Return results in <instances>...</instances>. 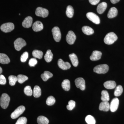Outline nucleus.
I'll list each match as a JSON object with an SVG mask.
<instances>
[{"label": "nucleus", "instance_id": "obj_41", "mask_svg": "<svg viewBox=\"0 0 124 124\" xmlns=\"http://www.w3.org/2000/svg\"><path fill=\"white\" fill-rule=\"evenodd\" d=\"M37 63V60L35 58H32L29 60V64L31 67L35 66Z\"/></svg>", "mask_w": 124, "mask_h": 124}, {"label": "nucleus", "instance_id": "obj_30", "mask_svg": "<svg viewBox=\"0 0 124 124\" xmlns=\"http://www.w3.org/2000/svg\"><path fill=\"white\" fill-rule=\"evenodd\" d=\"M101 100L102 101H108L110 100L109 94L108 93L106 90H103L101 92Z\"/></svg>", "mask_w": 124, "mask_h": 124}, {"label": "nucleus", "instance_id": "obj_20", "mask_svg": "<svg viewBox=\"0 0 124 124\" xmlns=\"http://www.w3.org/2000/svg\"><path fill=\"white\" fill-rule=\"evenodd\" d=\"M10 62V59L6 54L0 53V63L3 64H8Z\"/></svg>", "mask_w": 124, "mask_h": 124}, {"label": "nucleus", "instance_id": "obj_26", "mask_svg": "<svg viewBox=\"0 0 124 124\" xmlns=\"http://www.w3.org/2000/svg\"><path fill=\"white\" fill-rule=\"evenodd\" d=\"M41 89L39 86L36 85L34 87L33 90V95L34 97L37 98L39 97L41 95Z\"/></svg>", "mask_w": 124, "mask_h": 124}, {"label": "nucleus", "instance_id": "obj_14", "mask_svg": "<svg viewBox=\"0 0 124 124\" xmlns=\"http://www.w3.org/2000/svg\"><path fill=\"white\" fill-rule=\"evenodd\" d=\"M33 19L31 16H28L24 19L22 25L23 26L26 28H29L31 26L32 24Z\"/></svg>", "mask_w": 124, "mask_h": 124}, {"label": "nucleus", "instance_id": "obj_16", "mask_svg": "<svg viewBox=\"0 0 124 124\" xmlns=\"http://www.w3.org/2000/svg\"><path fill=\"white\" fill-rule=\"evenodd\" d=\"M99 109L101 111H108L110 110V104L108 101H102L100 103Z\"/></svg>", "mask_w": 124, "mask_h": 124}, {"label": "nucleus", "instance_id": "obj_42", "mask_svg": "<svg viewBox=\"0 0 124 124\" xmlns=\"http://www.w3.org/2000/svg\"><path fill=\"white\" fill-rule=\"evenodd\" d=\"M6 80L4 76L0 75V85H5L6 84Z\"/></svg>", "mask_w": 124, "mask_h": 124}, {"label": "nucleus", "instance_id": "obj_24", "mask_svg": "<svg viewBox=\"0 0 124 124\" xmlns=\"http://www.w3.org/2000/svg\"><path fill=\"white\" fill-rule=\"evenodd\" d=\"M53 73L49 71H45L44 73H42L41 75V77L44 81H46L49 79L53 77Z\"/></svg>", "mask_w": 124, "mask_h": 124}, {"label": "nucleus", "instance_id": "obj_25", "mask_svg": "<svg viewBox=\"0 0 124 124\" xmlns=\"http://www.w3.org/2000/svg\"><path fill=\"white\" fill-rule=\"evenodd\" d=\"M62 86L65 91H68L70 88V84L69 80L65 79L62 82Z\"/></svg>", "mask_w": 124, "mask_h": 124}, {"label": "nucleus", "instance_id": "obj_44", "mask_svg": "<svg viewBox=\"0 0 124 124\" xmlns=\"http://www.w3.org/2000/svg\"><path fill=\"white\" fill-rule=\"evenodd\" d=\"M120 1V0H110L111 2L113 4H115L116 3L119 2Z\"/></svg>", "mask_w": 124, "mask_h": 124}, {"label": "nucleus", "instance_id": "obj_10", "mask_svg": "<svg viewBox=\"0 0 124 124\" xmlns=\"http://www.w3.org/2000/svg\"><path fill=\"white\" fill-rule=\"evenodd\" d=\"M76 39V36L73 31H69L66 37L67 42L69 45H72L74 44Z\"/></svg>", "mask_w": 124, "mask_h": 124}, {"label": "nucleus", "instance_id": "obj_5", "mask_svg": "<svg viewBox=\"0 0 124 124\" xmlns=\"http://www.w3.org/2000/svg\"><path fill=\"white\" fill-rule=\"evenodd\" d=\"M14 24L11 23H6L1 25L0 27L1 31L4 32H10L14 29Z\"/></svg>", "mask_w": 124, "mask_h": 124}, {"label": "nucleus", "instance_id": "obj_21", "mask_svg": "<svg viewBox=\"0 0 124 124\" xmlns=\"http://www.w3.org/2000/svg\"><path fill=\"white\" fill-rule=\"evenodd\" d=\"M117 9L115 7H112L109 10L108 14V17L109 18H112L116 17L117 15Z\"/></svg>", "mask_w": 124, "mask_h": 124}, {"label": "nucleus", "instance_id": "obj_38", "mask_svg": "<svg viewBox=\"0 0 124 124\" xmlns=\"http://www.w3.org/2000/svg\"><path fill=\"white\" fill-rule=\"evenodd\" d=\"M76 106V102L73 100H70L68 102V104L67 106V109L69 110H73Z\"/></svg>", "mask_w": 124, "mask_h": 124}, {"label": "nucleus", "instance_id": "obj_18", "mask_svg": "<svg viewBox=\"0 0 124 124\" xmlns=\"http://www.w3.org/2000/svg\"><path fill=\"white\" fill-rule=\"evenodd\" d=\"M107 6V4L106 2H103L100 3L97 6V11L100 14L103 13L106 9Z\"/></svg>", "mask_w": 124, "mask_h": 124}, {"label": "nucleus", "instance_id": "obj_39", "mask_svg": "<svg viewBox=\"0 0 124 124\" xmlns=\"http://www.w3.org/2000/svg\"><path fill=\"white\" fill-rule=\"evenodd\" d=\"M27 119L25 117H20L17 121L16 124H27Z\"/></svg>", "mask_w": 124, "mask_h": 124}, {"label": "nucleus", "instance_id": "obj_43", "mask_svg": "<svg viewBox=\"0 0 124 124\" xmlns=\"http://www.w3.org/2000/svg\"><path fill=\"white\" fill-rule=\"evenodd\" d=\"M89 1L91 5H95L100 2V0H89Z\"/></svg>", "mask_w": 124, "mask_h": 124}, {"label": "nucleus", "instance_id": "obj_27", "mask_svg": "<svg viewBox=\"0 0 124 124\" xmlns=\"http://www.w3.org/2000/svg\"><path fill=\"white\" fill-rule=\"evenodd\" d=\"M53 54L50 50H48L46 51L45 55V59L47 62H49L52 61L53 58Z\"/></svg>", "mask_w": 124, "mask_h": 124}, {"label": "nucleus", "instance_id": "obj_31", "mask_svg": "<svg viewBox=\"0 0 124 124\" xmlns=\"http://www.w3.org/2000/svg\"><path fill=\"white\" fill-rule=\"evenodd\" d=\"M32 54L34 57L41 59L42 57L43 53L42 51L35 50H33L32 52Z\"/></svg>", "mask_w": 124, "mask_h": 124}, {"label": "nucleus", "instance_id": "obj_8", "mask_svg": "<svg viewBox=\"0 0 124 124\" xmlns=\"http://www.w3.org/2000/svg\"><path fill=\"white\" fill-rule=\"evenodd\" d=\"M86 17L91 22L96 24L100 23V18L98 16L92 12H89L86 14Z\"/></svg>", "mask_w": 124, "mask_h": 124}, {"label": "nucleus", "instance_id": "obj_23", "mask_svg": "<svg viewBox=\"0 0 124 124\" xmlns=\"http://www.w3.org/2000/svg\"><path fill=\"white\" fill-rule=\"evenodd\" d=\"M82 32L85 35H90L94 33V30L93 28L88 26H84L82 27Z\"/></svg>", "mask_w": 124, "mask_h": 124}, {"label": "nucleus", "instance_id": "obj_22", "mask_svg": "<svg viewBox=\"0 0 124 124\" xmlns=\"http://www.w3.org/2000/svg\"><path fill=\"white\" fill-rule=\"evenodd\" d=\"M69 57L70 58L71 62L72 65L74 67H76L78 66L79 62L76 55L74 53L70 54L69 55Z\"/></svg>", "mask_w": 124, "mask_h": 124}, {"label": "nucleus", "instance_id": "obj_11", "mask_svg": "<svg viewBox=\"0 0 124 124\" xmlns=\"http://www.w3.org/2000/svg\"><path fill=\"white\" fill-rule=\"evenodd\" d=\"M76 86L81 90H84L85 88V81L84 78L79 77L77 78L75 80Z\"/></svg>", "mask_w": 124, "mask_h": 124}, {"label": "nucleus", "instance_id": "obj_2", "mask_svg": "<svg viewBox=\"0 0 124 124\" xmlns=\"http://www.w3.org/2000/svg\"><path fill=\"white\" fill-rule=\"evenodd\" d=\"M10 101V98L7 94L3 93L0 99L1 107L4 109H6L8 106Z\"/></svg>", "mask_w": 124, "mask_h": 124}, {"label": "nucleus", "instance_id": "obj_34", "mask_svg": "<svg viewBox=\"0 0 124 124\" xmlns=\"http://www.w3.org/2000/svg\"><path fill=\"white\" fill-rule=\"evenodd\" d=\"M85 121L88 124H95L96 121L94 117L91 115H88L85 117Z\"/></svg>", "mask_w": 124, "mask_h": 124}, {"label": "nucleus", "instance_id": "obj_29", "mask_svg": "<svg viewBox=\"0 0 124 124\" xmlns=\"http://www.w3.org/2000/svg\"><path fill=\"white\" fill-rule=\"evenodd\" d=\"M66 14L68 17L71 18L73 17L74 14V9L73 7L69 5L67 7Z\"/></svg>", "mask_w": 124, "mask_h": 124}, {"label": "nucleus", "instance_id": "obj_12", "mask_svg": "<svg viewBox=\"0 0 124 124\" xmlns=\"http://www.w3.org/2000/svg\"><path fill=\"white\" fill-rule=\"evenodd\" d=\"M119 105V100L117 98L113 99L110 104V110L112 112H115L118 108Z\"/></svg>", "mask_w": 124, "mask_h": 124}, {"label": "nucleus", "instance_id": "obj_17", "mask_svg": "<svg viewBox=\"0 0 124 124\" xmlns=\"http://www.w3.org/2000/svg\"><path fill=\"white\" fill-rule=\"evenodd\" d=\"M102 53L101 51L95 50L93 51L90 57V59L92 61H97L101 59Z\"/></svg>", "mask_w": 124, "mask_h": 124}, {"label": "nucleus", "instance_id": "obj_36", "mask_svg": "<svg viewBox=\"0 0 124 124\" xmlns=\"http://www.w3.org/2000/svg\"><path fill=\"white\" fill-rule=\"evenodd\" d=\"M55 102V98L53 96H50L47 98L46 100V104L48 106H52L54 104Z\"/></svg>", "mask_w": 124, "mask_h": 124}, {"label": "nucleus", "instance_id": "obj_35", "mask_svg": "<svg viewBox=\"0 0 124 124\" xmlns=\"http://www.w3.org/2000/svg\"><path fill=\"white\" fill-rule=\"evenodd\" d=\"M17 78L18 82L20 84H23L28 79L27 76L23 75H18L17 77Z\"/></svg>", "mask_w": 124, "mask_h": 124}, {"label": "nucleus", "instance_id": "obj_1", "mask_svg": "<svg viewBox=\"0 0 124 124\" xmlns=\"http://www.w3.org/2000/svg\"><path fill=\"white\" fill-rule=\"evenodd\" d=\"M117 37L113 32H109L107 34L104 39V41L107 45H111L117 40Z\"/></svg>", "mask_w": 124, "mask_h": 124}, {"label": "nucleus", "instance_id": "obj_9", "mask_svg": "<svg viewBox=\"0 0 124 124\" xmlns=\"http://www.w3.org/2000/svg\"><path fill=\"white\" fill-rule=\"evenodd\" d=\"M52 32L54 40L56 42H59L61 40L62 36L59 28L58 27H54L52 29Z\"/></svg>", "mask_w": 124, "mask_h": 124}, {"label": "nucleus", "instance_id": "obj_40", "mask_svg": "<svg viewBox=\"0 0 124 124\" xmlns=\"http://www.w3.org/2000/svg\"><path fill=\"white\" fill-rule=\"evenodd\" d=\"M28 57V52H25L21 55L20 60L21 62H26Z\"/></svg>", "mask_w": 124, "mask_h": 124}, {"label": "nucleus", "instance_id": "obj_6", "mask_svg": "<svg viewBox=\"0 0 124 124\" xmlns=\"http://www.w3.org/2000/svg\"><path fill=\"white\" fill-rule=\"evenodd\" d=\"M25 110V107L24 106H21L14 111L11 115V117L12 119H15L22 114Z\"/></svg>", "mask_w": 124, "mask_h": 124}, {"label": "nucleus", "instance_id": "obj_37", "mask_svg": "<svg viewBox=\"0 0 124 124\" xmlns=\"http://www.w3.org/2000/svg\"><path fill=\"white\" fill-rule=\"evenodd\" d=\"M24 92L26 95L27 96H31L32 94V90L31 88V86H26L24 89Z\"/></svg>", "mask_w": 124, "mask_h": 124}, {"label": "nucleus", "instance_id": "obj_19", "mask_svg": "<svg viewBox=\"0 0 124 124\" xmlns=\"http://www.w3.org/2000/svg\"><path fill=\"white\" fill-rule=\"evenodd\" d=\"M104 86L108 89H112L116 88V84L114 81H108L104 83Z\"/></svg>", "mask_w": 124, "mask_h": 124}, {"label": "nucleus", "instance_id": "obj_32", "mask_svg": "<svg viewBox=\"0 0 124 124\" xmlns=\"http://www.w3.org/2000/svg\"><path fill=\"white\" fill-rule=\"evenodd\" d=\"M123 89L122 86L121 85H119L116 86L114 92V95L116 97H119L123 93Z\"/></svg>", "mask_w": 124, "mask_h": 124}, {"label": "nucleus", "instance_id": "obj_45", "mask_svg": "<svg viewBox=\"0 0 124 124\" xmlns=\"http://www.w3.org/2000/svg\"><path fill=\"white\" fill-rule=\"evenodd\" d=\"M2 68L0 67V74H1L2 73Z\"/></svg>", "mask_w": 124, "mask_h": 124}, {"label": "nucleus", "instance_id": "obj_4", "mask_svg": "<svg viewBox=\"0 0 124 124\" xmlns=\"http://www.w3.org/2000/svg\"><path fill=\"white\" fill-rule=\"evenodd\" d=\"M15 48L17 51H20L23 46L26 45V42L22 38H18L14 42Z\"/></svg>", "mask_w": 124, "mask_h": 124}, {"label": "nucleus", "instance_id": "obj_3", "mask_svg": "<svg viewBox=\"0 0 124 124\" xmlns=\"http://www.w3.org/2000/svg\"><path fill=\"white\" fill-rule=\"evenodd\" d=\"M109 67L107 64H100L96 66L94 68L93 71L98 74H105L108 72Z\"/></svg>", "mask_w": 124, "mask_h": 124}, {"label": "nucleus", "instance_id": "obj_33", "mask_svg": "<svg viewBox=\"0 0 124 124\" xmlns=\"http://www.w3.org/2000/svg\"><path fill=\"white\" fill-rule=\"evenodd\" d=\"M9 84L11 86H14L15 85L16 82L17 81V77L14 75L9 76L8 78Z\"/></svg>", "mask_w": 124, "mask_h": 124}, {"label": "nucleus", "instance_id": "obj_15", "mask_svg": "<svg viewBox=\"0 0 124 124\" xmlns=\"http://www.w3.org/2000/svg\"><path fill=\"white\" fill-rule=\"evenodd\" d=\"M44 28V26L41 22L37 21L33 23L32 25V29L35 32L39 31H41Z\"/></svg>", "mask_w": 124, "mask_h": 124}, {"label": "nucleus", "instance_id": "obj_28", "mask_svg": "<svg viewBox=\"0 0 124 124\" xmlns=\"http://www.w3.org/2000/svg\"><path fill=\"white\" fill-rule=\"evenodd\" d=\"M37 121L38 124H48L49 122L48 119L43 116H38L37 118Z\"/></svg>", "mask_w": 124, "mask_h": 124}, {"label": "nucleus", "instance_id": "obj_13", "mask_svg": "<svg viewBox=\"0 0 124 124\" xmlns=\"http://www.w3.org/2000/svg\"><path fill=\"white\" fill-rule=\"evenodd\" d=\"M58 65L61 69L63 70H67L70 69L71 65L68 62H64L61 59H59L58 62Z\"/></svg>", "mask_w": 124, "mask_h": 124}, {"label": "nucleus", "instance_id": "obj_7", "mask_svg": "<svg viewBox=\"0 0 124 124\" xmlns=\"http://www.w3.org/2000/svg\"><path fill=\"white\" fill-rule=\"evenodd\" d=\"M35 14L37 16L46 18L48 15L49 11L47 9L39 7L36 9Z\"/></svg>", "mask_w": 124, "mask_h": 124}]
</instances>
